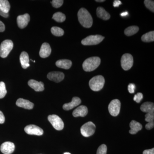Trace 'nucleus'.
I'll return each instance as SVG.
<instances>
[{
	"label": "nucleus",
	"mask_w": 154,
	"mask_h": 154,
	"mask_svg": "<svg viewBox=\"0 0 154 154\" xmlns=\"http://www.w3.org/2000/svg\"><path fill=\"white\" fill-rule=\"evenodd\" d=\"M128 13L127 12H124L120 14V15H121L122 17H125V16H127V15H128Z\"/></svg>",
	"instance_id": "79ce46f5"
},
{
	"label": "nucleus",
	"mask_w": 154,
	"mask_h": 154,
	"mask_svg": "<svg viewBox=\"0 0 154 154\" xmlns=\"http://www.w3.org/2000/svg\"><path fill=\"white\" fill-rule=\"evenodd\" d=\"M28 85L36 92H41L44 90V85L42 82L31 79L28 82Z\"/></svg>",
	"instance_id": "4468645a"
},
{
	"label": "nucleus",
	"mask_w": 154,
	"mask_h": 154,
	"mask_svg": "<svg viewBox=\"0 0 154 154\" xmlns=\"http://www.w3.org/2000/svg\"><path fill=\"white\" fill-rule=\"evenodd\" d=\"M30 20V17L29 14H26L24 15H20L17 17V24L19 28L23 29L28 25Z\"/></svg>",
	"instance_id": "9b49d317"
},
{
	"label": "nucleus",
	"mask_w": 154,
	"mask_h": 154,
	"mask_svg": "<svg viewBox=\"0 0 154 154\" xmlns=\"http://www.w3.org/2000/svg\"><path fill=\"white\" fill-rule=\"evenodd\" d=\"M7 93L5 83L4 82H0V99L4 98Z\"/></svg>",
	"instance_id": "c85d7f7f"
},
{
	"label": "nucleus",
	"mask_w": 154,
	"mask_h": 154,
	"mask_svg": "<svg viewBox=\"0 0 154 154\" xmlns=\"http://www.w3.org/2000/svg\"><path fill=\"white\" fill-rule=\"evenodd\" d=\"M25 131L26 133L30 135L40 136L43 134V130L41 128L34 125H29L25 127Z\"/></svg>",
	"instance_id": "9d476101"
},
{
	"label": "nucleus",
	"mask_w": 154,
	"mask_h": 154,
	"mask_svg": "<svg viewBox=\"0 0 154 154\" xmlns=\"http://www.w3.org/2000/svg\"><path fill=\"white\" fill-rule=\"evenodd\" d=\"M53 7L55 8H59L62 5L63 3V0H53L51 2Z\"/></svg>",
	"instance_id": "473e14b6"
},
{
	"label": "nucleus",
	"mask_w": 154,
	"mask_h": 154,
	"mask_svg": "<svg viewBox=\"0 0 154 154\" xmlns=\"http://www.w3.org/2000/svg\"><path fill=\"white\" fill-rule=\"evenodd\" d=\"M14 43L11 40L7 39L2 42L0 45V57L5 58L13 49Z\"/></svg>",
	"instance_id": "20e7f679"
},
{
	"label": "nucleus",
	"mask_w": 154,
	"mask_h": 154,
	"mask_svg": "<svg viewBox=\"0 0 154 154\" xmlns=\"http://www.w3.org/2000/svg\"><path fill=\"white\" fill-rule=\"evenodd\" d=\"M107 147L105 144H102L99 147L97 151L96 154H107Z\"/></svg>",
	"instance_id": "7c9ffc66"
},
{
	"label": "nucleus",
	"mask_w": 154,
	"mask_h": 154,
	"mask_svg": "<svg viewBox=\"0 0 154 154\" xmlns=\"http://www.w3.org/2000/svg\"><path fill=\"white\" fill-rule=\"evenodd\" d=\"M51 52V48L48 43L45 42L42 45L39 51V55L42 58H46L48 57Z\"/></svg>",
	"instance_id": "2eb2a0df"
},
{
	"label": "nucleus",
	"mask_w": 154,
	"mask_h": 154,
	"mask_svg": "<svg viewBox=\"0 0 154 154\" xmlns=\"http://www.w3.org/2000/svg\"><path fill=\"white\" fill-rule=\"evenodd\" d=\"M5 29V24L0 21V32H4Z\"/></svg>",
	"instance_id": "ea45409f"
},
{
	"label": "nucleus",
	"mask_w": 154,
	"mask_h": 154,
	"mask_svg": "<svg viewBox=\"0 0 154 154\" xmlns=\"http://www.w3.org/2000/svg\"><path fill=\"white\" fill-rule=\"evenodd\" d=\"M63 154H71V153H70L69 152H65Z\"/></svg>",
	"instance_id": "c03bdc74"
},
{
	"label": "nucleus",
	"mask_w": 154,
	"mask_h": 154,
	"mask_svg": "<svg viewBox=\"0 0 154 154\" xmlns=\"http://www.w3.org/2000/svg\"><path fill=\"white\" fill-rule=\"evenodd\" d=\"M105 80L102 75H97L93 77L89 82V86L92 91H99L104 87Z\"/></svg>",
	"instance_id": "7ed1b4c3"
},
{
	"label": "nucleus",
	"mask_w": 154,
	"mask_h": 154,
	"mask_svg": "<svg viewBox=\"0 0 154 154\" xmlns=\"http://www.w3.org/2000/svg\"><path fill=\"white\" fill-rule=\"evenodd\" d=\"M16 105L18 107H22L28 110L33 109L34 107V104L32 102L22 98H20L17 100Z\"/></svg>",
	"instance_id": "f3484780"
},
{
	"label": "nucleus",
	"mask_w": 154,
	"mask_h": 154,
	"mask_svg": "<svg viewBox=\"0 0 154 154\" xmlns=\"http://www.w3.org/2000/svg\"><path fill=\"white\" fill-rule=\"evenodd\" d=\"M154 127V122H148L147 124H146V128L147 130H150L153 128Z\"/></svg>",
	"instance_id": "c9c22d12"
},
{
	"label": "nucleus",
	"mask_w": 154,
	"mask_h": 154,
	"mask_svg": "<svg viewBox=\"0 0 154 154\" xmlns=\"http://www.w3.org/2000/svg\"><path fill=\"white\" fill-rule=\"evenodd\" d=\"M15 146L13 143L5 142L1 146V151L3 154H11L14 152Z\"/></svg>",
	"instance_id": "ddd939ff"
},
{
	"label": "nucleus",
	"mask_w": 154,
	"mask_h": 154,
	"mask_svg": "<svg viewBox=\"0 0 154 154\" xmlns=\"http://www.w3.org/2000/svg\"><path fill=\"white\" fill-rule=\"evenodd\" d=\"M136 86L134 84H130L128 85V91L130 94H134V93Z\"/></svg>",
	"instance_id": "f704fd0d"
},
{
	"label": "nucleus",
	"mask_w": 154,
	"mask_h": 154,
	"mask_svg": "<svg viewBox=\"0 0 154 154\" xmlns=\"http://www.w3.org/2000/svg\"><path fill=\"white\" fill-rule=\"evenodd\" d=\"M143 98V95L142 93H138L134 95V100L137 103H140Z\"/></svg>",
	"instance_id": "72a5a7b5"
},
{
	"label": "nucleus",
	"mask_w": 154,
	"mask_h": 154,
	"mask_svg": "<svg viewBox=\"0 0 154 154\" xmlns=\"http://www.w3.org/2000/svg\"><path fill=\"white\" fill-rule=\"evenodd\" d=\"M105 37L99 35H91L83 39L82 44L84 45H96L103 41Z\"/></svg>",
	"instance_id": "423d86ee"
},
{
	"label": "nucleus",
	"mask_w": 154,
	"mask_h": 154,
	"mask_svg": "<svg viewBox=\"0 0 154 154\" xmlns=\"http://www.w3.org/2000/svg\"><path fill=\"white\" fill-rule=\"evenodd\" d=\"M96 128V125L93 122H88L81 127V134L85 137L91 136L95 133Z\"/></svg>",
	"instance_id": "39448f33"
},
{
	"label": "nucleus",
	"mask_w": 154,
	"mask_h": 154,
	"mask_svg": "<svg viewBox=\"0 0 154 154\" xmlns=\"http://www.w3.org/2000/svg\"><path fill=\"white\" fill-rule=\"evenodd\" d=\"M121 103L118 99H116L112 100L108 106V110L110 115L116 116L119 115L120 110Z\"/></svg>",
	"instance_id": "1a4fd4ad"
},
{
	"label": "nucleus",
	"mask_w": 154,
	"mask_h": 154,
	"mask_svg": "<svg viewBox=\"0 0 154 154\" xmlns=\"http://www.w3.org/2000/svg\"><path fill=\"white\" fill-rule=\"evenodd\" d=\"M78 19L80 24L86 28H90L93 23V18L85 8L80 9L78 13Z\"/></svg>",
	"instance_id": "f257e3e1"
},
{
	"label": "nucleus",
	"mask_w": 154,
	"mask_h": 154,
	"mask_svg": "<svg viewBox=\"0 0 154 154\" xmlns=\"http://www.w3.org/2000/svg\"><path fill=\"white\" fill-rule=\"evenodd\" d=\"M143 112L149 113L154 112V103L151 102H146L143 103L140 107Z\"/></svg>",
	"instance_id": "5701e85b"
},
{
	"label": "nucleus",
	"mask_w": 154,
	"mask_h": 154,
	"mask_svg": "<svg viewBox=\"0 0 154 154\" xmlns=\"http://www.w3.org/2000/svg\"><path fill=\"white\" fill-rule=\"evenodd\" d=\"M101 63V59L98 57L87 59L83 63V68L86 72H91L98 68Z\"/></svg>",
	"instance_id": "f03ea898"
},
{
	"label": "nucleus",
	"mask_w": 154,
	"mask_h": 154,
	"mask_svg": "<svg viewBox=\"0 0 154 154\" xmlns=\"http://www.w3.org/2000/svg\"><path fill=\"white\" fill-rule=\"evenodd\" d=\"M130 127L131 129L129 130V133L132 134H136L142 129V125L135 120H132L131 122L130 123Z\"/></svg>",
	"instance_id": "6ab92c4d"
},
{
	"label": "nucleus",
	"mask_w": 154,
	"mask_h": 154,
	"mask_svg": "<svg viewBox=\"0 0 154 154\" xmlns=\"http://www.w3.org/2000/svg\"><path fill=\"white\" fill-rule=\"evenodd\" d=\"M88 113V109L87 107L84 105H81L74 110L72 115L75 117H84Z\"/></svg>",
	"instance_id": "a211bd4d"
},
{
	"label": "nucleus",
	"mask_w": 154,
	"mask_h": 154,
	"mask_svg": "<svg viewBox=\"0 0 154 154\" xmlns=\"http://www.w3.org/2000/svg\"><path fill=\"white\" fill-rule=\"evenodd\" d=\"M143 154H154V149L145 150L144 151Z\"/></svg>",
	"instance_id": "4c0bfd02"
},
{
	"label": "nucleus",
	"mask_w": 154,
	"mask_h": 154,
	"mask_svg": "<svg viewBox=\"0 0 154 154\" xmlns=\"http://www.w3.org/2000/svg\"><path fill=\"white\" fill-rule=\"evenodd\" d=\"M11 9V5L7 0H0V9L6 14H8Z\"/></svg>",
	"instance_id": "b1692460"
},
{
	"label": "nucleus",
	"mask_w": 154,
	"mask_h": 154,
	"mask_svg": "<svg viewBox=\"0 0 154 154\" xmlns=\"http://www.w3.org/2000/svg\"><path fill=\"white\" fill-rule=\"evenodd\" d=\"M0 15L4 18H8L9 17L8 14H6V13H4L1 9H0Z\"/></svg>",
	"instance_id": "a19ab883"
},
{
	"label": "nucleus",
	"mask_w": 154,
	"mask_h": 154,
	"mask_svg": "<svg viewBox=\"0 0 154 154\" xmlns=\"http://www.w3.org/2000/svg\"><path fill=\"white\" fill-rule=\"evenodd\" d=\"M133 57L130 54H125L122 57L121 66L124 70H128L131 68L133 65Z\"/></svg>",
	"instance_id": "6e6552de"
},
{
	"label": "nucleus",
	"mask_w": 154,
	"mask_h": 154,
	"mask_svg": "<svg viewBox=\"0 0 154 154\" xmlns=\"http://www.w3.org/2000/svg\"><path fill=\"white\" fill-rule=\"evenodd\" d=\"M146 7L152 12H154V2L153 1L146 0L144 1Z\"/></svg>",
	"instance_id": "c756f323"
},
{
	"label": "nucleus",
	"mask_w": 154,
	"mask_h": 154,
	"mask_svg": "<svg viewBox=\"0 0 154 154\" xmlns=\"http://www.w3.org/2000/svg\"><path fill=\"white\" fill-rule=\"evenodd\" d=\"M96 14L98 17L104 20H108L110 17V14L102 7H99L97 8Z\"/></svg>",
	"instance_id": "4be33fe9"
},
{
	"label": "nucleus",
	"mask_w": 154,
	"mask_h": 154,
	"mask_svg": "<svg viewBox=\"0 0 154 154\" xmlns=\"http://www.w3.org/2000/svg\"><path fill=\"white\" fill-rule=\"evenodd\" d=\"M48 121L56 130L60 131L63 129L64 125L63 121L59 116L53 114L48 116Z\"/></svg>",
	"instance_id": "0eeeda50"
},
{
	"label": "nucleus",
	"mask_w": 154,
	"mask_h": 154,
	"mask_svg": "<svg viewBox=\"0 0 154 154\" xmlns=\"http://www.w3.org/2000/svg\"><path fill=\"white\" fill-rule=\"evenodd\" d=\"M20 61L23 69H26L30 66L29 56L27 52L25 51L22 52L20 56Z\"/></svg>",
	"instance_id": "aec40b11"
},
{
	"label": "nucleus",
	"mask_w": 154,
	"mask_h": 154,
	"mask_svg": "<svg viewBox=\"0 0 154 154\" xmlns=\"http://www.w3.org/2000/svg\"><path fill=\"white\" fill-rule=\"evenodd\" d=\"M121 5H122V2L121 1H119V0H115L113 2V6L115 8L119 7V6Z\"/></svg>",
	"instance_id": "58836bf2"
},
{
	"label": "nucleus",
	"mask_w": 154,
	"mask_h": 154,
	"mask_svg": "<svg viewBox=\"0 0 154 154\" xmlns=\"http://www.w3.org/2000/svg\"><path fill=\"white\" fill-rule=\"evenodd\" d=\"M141 39L144 42H149L154 41V31H152L143 35Z\"/></svg>",
	"instance_id": "a878e982"
},
{
	"label": "nucleus",
	"mask_w": 154,
	"mask_h": 154,
	"mask_svg": "<svg viewBox=\"0 0 154 154\" xmlns=\"http://www.w3.org/2000/svg\"><path fill=\"white\" fill-rule=\"evenodd\" d=\"M139 28L137 26L128 27L125 30L124 33L126 36H131L136 34L139 31Z\"/></svg>",
	"instance_id": "393cba45"
},
{
	"label": "nucleus",
	"mask_w": 154,
	"mask_h": 154,
	"mask_svg": "<svg viewBox=\"0 0 154 154\" xmlns=\"http://www.w3.org/2000/svg\"><path fill=\"white\" fill-rule=\"evenodd\" d=\"M47 78L51 81L56 83L61 82L64 78V75L60 72H50L47 75Z\"/></svg>",
	"instance_id": "f8f14e48"
},
{
	"label": "nucleus",
	"mask_w": 154,
	"mask_h": 154,
	"mask_svg": "<svg viewBox=\"0 0 154 154\" xmlns=\"http://www.w3.org/2000/svg\"><path fill=\"white\" fill-rule=\"evenodd\" d=\"M96 2H105V1H104V0H100V1H99V0H96Z\"/></svg>",
	"instance_id": "37998d69"
},
{
	"label": "nucleus",
	"mask_w": 154,
	"mask_h": 154,
	"mask_svg": "<svg viewBox=\"0 0 154 154\" xmlns=\"http://www.w3.org/2000/svg\"><path fill=\"white\" fill-rule=\"evenodd\" d=\"M81 102L82 101L79 97H74L72 99L71 102L64 104L63 107L64 110H71L79 105Z\"/></svg>",
	"instance_id": "dca6fc26"
},
{
	"label": "nucleus",
	"mask_w": 154,
	"mask_h": 154,
	"mask_svg": "<svg viewBox=\"0 0 154 154\" xmlns=\"http://www.w3.org/2000/svg\"><path fill=\"white\" fill-rule=\"evenodd\" d=\"M51 33L54 36H63L64 31L62 28L58 27H53L51 28Z\"/></svg>",
	"instance_id": "cd10ccee"
},
{
	"label": "nucleus",
	"mask_w": 154,
	"mask_h": 154,
	"mask_svg": "<svg viewBox=\"0 0 154 154\" xmlns=\"http://www.w3.org/2000/svg\"><path fill=\"white\" fill-rule=\"evenodd\" d=\"M56 65L60 68L68 69L72 65L71 61L67 59L60 60L56 62Z\"/></svg>",
	"instance_id": "412c9836"
},
{
	"label": "nucleus",
	"mask_w": 154,
	"mask_h": 154,
	"mask_svg": "<svg viewBox=\"0 0 154 154\" xmlns=\"http://www.w3.org/2000/svg\"><path fill=\"white\" fill-rule=\"evenodd\" d=\"M53 19L58 22H63L66 20V16L61 12H57L54 14Z\"/></svg>",
	"instance_id": "bb28decb"
},
{
	"label": "nucleus",
	"mask_w": 154,
	"mask_h": 154,
	"mask_svg": "<svg viewBox=\"0 0 154 154\" xmlns=\"http://www.w3.org/2000/svg\"><path fill=\"white\" fill-rule=\"evenodd\" d=\"M5 117L2 111H0V124H3L5 122Z\"/></svg>",
	"instance_id": "e433bc0d"
},
{
	"label": "nucleus",
	"mask_w": 154,
	"mask_h": 154,
	"mask_svg": "<svg viewBox=\"0 0 154 154\" xmlns=\"http://www.w3.org/2000/svg\"><path fill=\"white\" fill-rule=\"evenodd\" d=\"M154 112L147 113L145 115V121L150 122H154Z\"/></svg>",
	"instance_id": "2f4dec72"
}]
</instances>
